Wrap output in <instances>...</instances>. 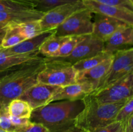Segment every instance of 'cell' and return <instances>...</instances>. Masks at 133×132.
I'll return each instance as SVG.
<instances>
[{"label":"cell","instance_id":"6da1fadb","mask_svg":"<svg viewBox=\"0 0 133 132\" xmlns=\"http://www.w3.org/2000/svg\"><path fill=\"white\" fill-rule=\"evenodd\" d=\"M84 107L82 99L50 102L32 110L29 120L42 124L49 132H64L75 126L77 117Z\"/></svg>","mask_w":133,"mask_h":132},{"label":"cell","instance_id":"7a4b0ae2","mask_svg":"<svg viewBox=\"0 0 133 132\" xmlns=\"http://www.w3.org/2000/svg\"><path fill=\"white\" fill-rule=\"evenodd\" d=\"M45 65V57L14 66L0 80V103L7 106L37 83V76Z\"/></svg>","mask_w":133,"mask_h":132},{"label":"cell","instance_id":"3957f363","mask_svg":"<svg viewBox=\"0 0 133 132\" xmlns=\"http://www.w3.org/2000/svg\"><path fill=\"white\" fill-rule=\"evenodd\" d=\"M82 100L84 107L77 117L75 126L91 132L115 122L118 112L128 99L116 103L103 104L88 94Z\"/></svg>","mask_w":133,"mask_h":132},{"label":"cell","instance_id":"277c9868","mask_svg":"<svg viewBox=\"0 0 133 132\" xmlns=\"http://www.w3.org/2000/svg\"><path fill=\"white\" fill-rule=\"evenodd\" d=\"M77 72L72 65L45 58V65L37 76V82L64 87L75 84Z\"/></svg>","mask_w":133,"mask_h":132},{"label":"cell","instance_id":"5b68a950","mask_svg":"<svg viewBox=\"0 0 133 132\" xmlns=\"http://www.w3.org/2000/svg\"><path fill=\"white\" fill-rule=\"evenodd\" d=\"M133 71V49H122L114 53L111 65L106 75L99 83L96 93L128 76Z\"/></svg>","mask_w":133,"mask_h":132},{"label":"cell","instance_id":"8992f818","mask_svg":"<svg viewBox=\"0 0 133 132\" xmlns=\"http://www.w3.org/2000/svg\"><path fill=\"white\" fill-rule=\"evenodd\" d=\"M92 14L87 8L75 12L55 30V34L62 36L92 34L94 27Z\"/></svg>","mask_w":133,"mask_h":132},{"label":"cell","instance_id":"52a82bcc","mask_svg":"<svg viewBox=\"0 0 133 132\" xmlns=\"http://www.w3.org/2000/svg\"><path fill=\"white\" fill-rule=\"evenodd\" d=\"M133 72L122 80L90 94L100 103H116L127 100L132 97Z\"/></svg>","mask_w":133,"mask_h":132},{"label":"cell","instance_id":"ba28073f","mask_svg":"<svg viewBox=\"0 0 133 132\" xmlns=\"http://www.w3.org/2000/svg\"><path fill=\"white\" fill-rule=\"evenodd\" d=\"M104 43L102 40L92 34L87 35L77 44L69 55L61 58H51L69 64L74 63L83 60L90 58L104 50Z\"/></svg>","mask_w":133,"mask_h":132},{"label":"cell","instance_id":"9c48e42d","mask_svg":"<svg viewBox=\"0 0 133 132\" xmlns=\"http://www.w3.org/2000/svg\"><path fill=\"white\" fill-rule=\"evenodd\" d=\"M83 1L57 6L44 14L40 19V23L42 31L55 30L69 16L75 12L84 9Z\"/></svg>","mask_w":133,"mask_h":132},{"label":"cell","instance_id":"30bf717a","mask_svg":"<svg viewBox=\"0 0 133 132\" xmlns=\"http://www.w3.org/2000/svg\"><path fill=\"white\" fill-rule=\"evenodd\" d=\"M61 87L37 82L30 87L18 98L26 101L32 109L50 103L54 94Z\"/></svg>","mask_w":133,"mask_h":132},{"label":"cell","instance_id":"8fae6325","mask_svg":"<svg viewBox=\"0 0 133 132\" xmlns=\"http://www.w3.org/2000/svg\"><path fill=\"white\" fill-rule=\"evenodd\" d=\"M92 34L104 43L116 32L123 28L132 26L125 22L99 14H94Z\"/></svg>","mask_w":133,"mask_h":132},{"label":"cell","instance_id":"7c38bea8","mask_svg":"<svg viewBox=\"0 0 133 132\" xmlns=\"http://www.w3.org/2000/svg\"><path fill=\"white\" fill-rule=\"evenodd\" d=\"M87 9L93 14H99L125 22L133 26V11L128 9L114 5H105L92 0H82Z\"/></svg>","mask_w":133,"mask_h":132},{"label":"cell","instance_id":"4fadbf2b","mask_svg":"<svg viewBox=\"0 0 133 132\" xmlns=\"http://www.w3.org/2000/svg\"><path fill=\"white\" fill-rule=\"evenodd\" d=\"M113 56L114 54L95 67L77 72L76 82L88 84L92 87L93 92L94 91L99 82L109 71L112 62Z\"/></svg>","mask_w":133,"mask_h":132},{"label":"cell","instance_id":"5bb4252c","mask_svg":"<svg viewBox=\"0 0 133 132\" xmlns=\"http://www.w3.org/2000/svg\"><path fill=\"white\" fill-rule=\"evenodd\" d=\"M93 92L90 85L83 83H75L71 85L61 87L54 94L51 102L60 100H76L83 99L84 97Z\"/></svg>","mask_w":133,"mask_h":132},{"label":"cell","instance_id":"9a60e30c","mask_svg":"<svg viewBox=\"0 0 133 132\" xmlns=\"http://www.w3.org/2000/svg\"><path fill=\"white\" fill-rule=\"evenodd\" d=\"M133 27H128L119 30L112 35L104 43V50L114 53L122 49L132 47Z\"/></svg>","mask_w":133,"mask_h":132},{"label":"cell","instance_id":"2e32d148","mask_svg":"<svg viewBox=\"0 0 133 132\" xmlns=\"http://www.w3.org/2000/svg\"><path fill=\"white\" fill-rule=\"evenodd\" d=\"M55 33V30L53 31H44L40 34L24 40L18 45L10 48H6V50L10 53L14 54H27L38 51L39 48L44 41L48 37Z\"/></svg>","mask_w":133,"mask_h":132},{"label":"cell","instance_id":"e0dca14e","mask_svg":"<svg viewBox=\"0 0 133 132\" xmlns=\"http://www.w3.org/2000/svg\"><path fill=\"white\" fill-rule=\"evenodd\" d=\"M39 51L27 54L10 53L4 48H0V71L8 69L14 66L32 60L39 56Z\"/></svg>","mask_w":133,"mask_h":132},{"label":"cell","instance_id":"ac0fdd59","mask_svg":"<svg viewBox=\"0 0 133 132\" xmlns=\"http://www.w3.org/2000/svg\"><path fill=\"white\" fill-rule=\"evenodd\" d=\"M44 14L36 10L21 12H0V24L37 20L40 19Z\"/></svg>","mask_w":133,"mask_h":132},{"label":"cell","instance_id":"d6986e66","mask_svg":"<svg viewBox=\"0 0 133 132\" xmlns=\"http://www.w3.org/2000/svg\"><path fill=\"white\" fill-rule=\"evenodd\" d=\"M70 36H57L53 34L43 42L39 48V54L44 56L45 58H49L58 50L61 45L68 40Z\"/></svg>","mask_w":133,"mask_h":132},{"label":"cell","instance_id":"ffe728a7","mask_svg":"<svg viewBox=\"0 0 133 132\" xmlns=\"http://www.w3.org/2000/svg\"><path fill=\"white\" fill-rule=\"evenodd\" d=\"M35 0H0V12L35 10Z\"/></svg>","mask_w":133,"mask_h":132},{"label":"cell","instance_id":"44dd1931","mask_svg":"<svg viewBox=\"0 0 133 132\" xmlns=\"http://www.w3.org/2000/svg\"><path fill=\"white\" fill-rule=\"evenodd\" d=\"M32 110V107L26 101L20 98L12 100L6 106L8 115L18 117L29 119Z\"/></svg>","mask_w":133,"mask_h":132},{"label":"cell","instance_id":"7402d4cb","mask_svg":"<svg viewBox=\"0 0 133 132\" xmlns=\"http://www.w3.org/2000/svg\"><path fill=\"white\" fill-rule=\"evenodd\" d=\"M15 23H10L6 24V32L1 41L0 48L6 49L12 47L25 40V39L18 31Z\"/></svg>","mask_w":133,"mask_h":132},{"label":"cell","instance_id":"603a6c76","mask_svg":"<svg viewBox=\"0 0 133 132\" xmlns=\"http://www.w3.org/2000/svg\"><path fill=\"white\" fill-rule=\"evenodd\" d=\"M113 54H114V53L107 51V50H103V51L100 52L94 56L83 60H81L77 63H74L73 65V67H74V69L76 71V72L89 69L98 65L99 63H100L103 61L105 60V59L110 57Z\"/></svg>","mask_w":133,"mask_h":132},{"label":"cell","instance_id":"cb8c5ba5","mask_svg":"<svg viewBox=\"0 0 133 132\" xmlns=\"http://www.w3.org/2000/svg\"><path fill=\"white\" fill-rule=\"evenodd\" d=\"M15 26L18 32L25 40L32 38L44 32L41 28L40 19L16 23Z\"/></svg>","mask_w":133,"mask_h":132},{"label":"cell","instance_id":"d4e9b609","mask_svg":"<svg viewBox=\"0 0 133 132\" xmlns=\"http://www.w3.org/2000/svg\"><path fill=\"white\" fill-rule=\"evenodd\" d=\"M87 36V35H86ZM85 36H70L61 46L56 53L49 58H61L69 55L73 51L75 47L81 41L83 40Z\"/></svg>","mask_w":133,"mask_h":132},{"label":"cell","instance_id":"484cf974","mask_svg":"<svg viewBox=\"0 0 133 132\" xmlns=\"http://www.w3.org/2000/svg\"><path fill=\"white\" fill-rule=\"evenodd\" d=\"M80 1L81 0H35V10L45 13L57 6Z\"/></svg>","mask_w":133,"mask_h":132},{"label":"cell","instance_id":"4316f807","mask_svg":"<svg viewBox=\"0 0 133 132\" xmlns=\"http://www.w3.org/2000/svg\"><path fill=\"white\" fill-rule=\"evenodd\" d=\"M133 97L129 98L118 112L115 121L122 123L132 115Z\"/></svg>","mask_w":133,"mask_h":132},{"label":"cell","instance_id":"83f0119b","mask_svg":"<svg viewBox=\"0 0 133 132\" xmlns=\"http://www.w3.org/2000/svg\"><path fill=\"white\" fill-rule=\"evenodd\" d=\"M0 129L7 132H16L18 128L12 124L6 110L0 116Z\"/></svg>","mask_w":133,"mask_h":132},{"label":"cell","instance_id":"f1b7e54d","mask_svg":"<svg viewBox=\"0 0 133 132\" xmlns=\"http://www.w3.org/2000/svg\"><path fill=\"white\" fill-rule=\"evenodd\" d=\"M95 2L105 5H114L126 8L133 11V0H92Z\"/></svg>","mask_w":133,"mask_h":132},{"label":"cell","instance_id":"f546056e","mask_svg":"<svg viewBox=\"0 0 133 132\" xmlns=\"http://www.w3.org/2000/svg\"><path fill=\"white\" fill-rule=\"evenodd\" d=\"M16 132H49L48 129L41 124L30 122L29 125L24 128H20Z\"/></svg>","mask_w":133,"mask_h":132},{"label":"cell","instance_id":"4dcf8cb0","mask_svg":"<svg viewBox=\"0 0 133 132\" xmlns=\"http://www.w3.org/2000/svg\"><path fill=\"white\" fill-rule=\"evenodd\" d=\"M84 132L90 131L84 130ZM91 132H122V124L119 122L115 121L107 126L99 128Z\"/></svg>","mask_w":133,"mask_h":132},{"label":"cell","instance_id":"1f68e13d","mask_svg":"<svg viewBox=\"0 0 133 132\" xmlns=\"http://www.w3.org/2000/svg\"><path fill=\"white\" fill-rule=\"evenodd\" d=\"M9 118H10L12 124L14 126L16 127L18 129L27 126L31 122L29 119H28V118L18 117V116H11V115H9Z\"/></svg>","mask_w":133,"mask_h":132},{"label":"cell","instance_id":"d6a6232c","mask_svg":"<svg viewBox=\"0 0 133 132\" xmlns=\"http://www.w3.org/2000/svg\"><path fill=\"white\" fill-rule=\"evenodd\" d=\"M133 115H131L125 121L122 122V132H133L132 127Z\"/></svg>","mask_w":133,"mask_h":132},{"label":"cell","instance_id":"836d02e7","mask_svg":"<svg viewBox=\"0 0 133 132\" xmlns=\"http://www.w3.org/2000/svg\"><path fill=\"white\" fill-rule=\"evenodd\" d=\"M6 24H0V47H1V41L6 32Z\"/></svg>","mask_w":133,"mask_h":132},{"label":"cell","instance_id":"e575fe53","mask_svg":"<svg viewBox=\"0 0 133 132\" xmlns=\"http://www.w3.org/2000/svg\"><path fill=\"white\" fill-rule=\"evenodd\" d=\"M64 132H84V130L82 129V128L77 126H75L72 127V128L68 129L67 131Z\"/></svg>","mask_w":133,"mask_h":132},{"label":"cell","instance_id":"d590c367","mask_svg":"<svg viewBox=\"0 0 133 132\" xmlns=\"http://www.w3.org/2000/svg\"><path fill=\"white\" fill-rule=\"evenodd\" d=\"M11 68L8 69H6V70H3V71H0V80H1V79L3 77V76H5V75H6V74L9 71H10V69Z\"/></svg>","mask_w":133,"mask_h":132},{"label":"cell","instance_id":"8d00e7d4","mask_svg":"<svg viewBox=\"0 0 133 132\" xmlns=\"http://www.w3.org/2000/svg\"><path fill=\"white\" fill-rule=\"evenodd\" d=\"M6 106L0 103V116H1V114H2L5 110H6Z\"/></svg>","mask_w":133,"mask_h":132},{"label":"cell","instance_id":"74e56055","mask_svg":"<svg viewBox=\"0 0 133 132\" xmlns=\"http://www.w3.org/2000/svg\"><path fill=\"white\" fill-rule=\"evenodd\" d=\"M0 132H7V131H5L4 130H2V129H0Z\"/></svg>","mask_w":133,"mask_h":132}]
</instances>
